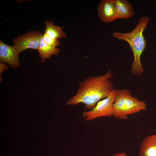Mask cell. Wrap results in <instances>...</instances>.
I'll return each instance as SVG.
<instances>
[{"instance_id": "obj_1", "label": "cell", "mask_w": 156, "mask_h": 156, "mask_svg": "<svg viewBox=\"0 0 156 156\" xmlns=\"http://www.w3.org/2000/svg\"><path fill=\"white\" fill-rule=\"evenodd\" d=\"M113 74L109 70L104 75L89 77L81 82L77 93L67 102L66 104L76 105L83 103L87 109H92L98 101L107 97L114 90L110 80Z\"/></svg>"}, {"instance_id": "obj_2", "label": "cell", "mask_w": 156, "mask_h": 156, "mask_svg": "<svg viewBox=\"0 0 156 156\" xmlns=\"http://www.w3.org/2000/svg\"><path fill=\"white\" fill-rule=\"evenodd\" d=\"M149 21L148 17L142 16L139 19L136 26L131 31L127 33L116 32L112 34L114 38L125 40L129 44L134 57L131 72L134 75H140L144 71L141 57L146 47L147 42L143 32Z\"/></svg>"}, {"instance_id": "obj_3", "label": "cell", "mask_w": 156, "mask_h": 156, "mask_svg": "<svg viewBox=\"0 0 156 156\" xmlns=\"http://www.w3.org/2000/svg\"><path fill=\"white\" fill-rule=\"evenodd\" d=\"M113 116L120 119H126L129 115L147 109L146 103L133 96L127 89L116 90L114 104Z\"/></svg>"}, {"instance_id": "obj_4", "label": "cell", "mask_w": 156, "mask_h": 156, "mask_svg": "<svg viewBox=\"0 0 156 156\" xmlns=\"http://www.w3.org/2000/svg\"><path fill=\"white\" fill-rule=\"evenodd\" d=\"M116 91V90L114 89L107 97L98 101L92 109L84 111L82 116L84 119L88 121L98 118L113 116Z\"/></svg>"}, {"instance_id": "obj_5", "label": "cell", "mask_w": 156, "mask_h": 156, "mask_svg": "<svg viewBox=\"0 0 156 156\" xmlns=\"http://www.w3.org/2000/svg\"><path fill=\"white\" fill-rule=\"evenodd\" d=\"M43 35L39 31H29L27 34L17 36L12 42L19 53L28 48L38 50Z\"/></svg>"}, {"instance_id": "obj_6", "label": "cell", "mask_w": 156, "mask_h": 156, "mask_svg": "<svg viewBox=\"0 0 156 156\" xmlns=\"http://www.w3.org/2000/svg\"><path fill=\"white\" fill-rule=\"evenodd\" d=\"M18 51L14 46L7 45L0 41V61L6 62L12 67L18 68L20 66V61Z\"/></svg>"}, {"instance_id": "obj_7", "label": "cell", "mask_w": 156, "mask_h": 156, "mask_svg": "<svg viewBox=\"0 0 156 156\" xmlns=\"http://www.w3.org/2000/svg\"><path fill=\"white\" fill-rule=\"evenodd\" d=\"M98 12L100 19L103 22H111L117 19L114 0L101 1Z\"/></svg>"}, {"instance_id": "obj_8", "label": "cell", "mask_w": 156, "mask_h": 156, "mask_svg": "<svg viewBox=\"0 0 156 156\" xmlns=\"http://www.w3.org/2000/svg\"><path fill=\"white\" fill-rule=\"evenodd\" d=\"M117 19H127L134 14L133 7L127 0H114Z\"/></svg>"}, {"instance_id": "obj_9", "label": "cell", "mask_w": 156, "mask_h": 156, "mask_svg": "<svg viewBox=\"0 0 156 156\" xmlns=\"http://www.w3.org/2000/svg\"><path fill=\"white\" fill-rule=\"evenodd\" d=\"M139 156H156V134L147 136L140 147Z\"/></svg>"}, {"instance_id": "obj_10", "label": "cell", "mask_w": 156, "mask_h": 156, "mask_svg": "<svg viewBox=\"0 0 156 156\" xmlns=\"http://www.w3.org/2000/svg\"><path fill=\"white\" fill-rule=\"evenodd\" d=\"M45 33L50 38L55 39L65 38L67 36L63 30L64 27L55 25L51 21L45 20Z\"/></svg>"}, {"instance_id": "obj_11", "label": "cell", "mask_w": 156, "mask_h": 156, "mask_svg": "<svg viewBox=\"0 0 156 156\" xmlns=\"http://www.w3.org/2000/svg\"><path fill=\"white\" fill-rule=\"evenodd\" d=\"M39 56L42 59L41 62H43L46 59L51 58L53 55H57L60 53L59 49L47 44L44 42L43 36L40 40L38 49Z\"/></svg>"}, {"instance_id": "obj_12", "label": "cell", "mask_w": 156, "mask_h": 156, "mask_svg": "<svg viewBox=\"0 0 156 156\" xmlns=\"http://www.w3.org/2000/svg\"><path fill=\"white\" fill-rule=\"evenodd\" d=\"M43 38L44 42L48 45L57 47L60 44V41L58 39H52L49 37L45 33L43 35Z\"/></svg>"}, {"instance_id": "obj_13", "label": "cell", "mask_w": 156, "mask_h": 156, "mask_svg": "<svg viewBox=\"0 0 156 156\" xmlns=\"http://www.w3.org/2000/svg\"><path fill=\"white\" fill-rule=\"evenodd\" d=\"M8 67L5 63L0 62V77L2 73L5 70L8 69Z\"/></svg>"}, {"instance_id": "obj_14", "label": "cell", "mask_w": 156, "mask_h": 156, "mask_svg": "<svg viewBox=\"0 0 156 156\" xmlns=\"http://www.w3.org/2000/svg\"><path fill=\"white\" fill-rule=\"evenodd\" d=\"M114 156H128L125 153L121 152L117 153L114 155Z\"/></svg>"}, {"instance_id": "obj_15", "label": "cell", "mask_w": 156, "mask_h": 156, "mask_svg": "<svg viewBox=\"0 0 156 156\" xmlns=\"http://www.w3.org/2000/svg\"><path fill=\"white\" fill-rule=\"evenodd\" d=\"M155 9H156V6H155Z\"/></svg>"}, {"instance_id": "obj_16", "label": "cell", "mask_w": 156, "mask_h": 156, "mask_svg": "<svg viewBox=\"0 0 156 156\" xmlns=\"http://www.w3.org/2000/svg\"><path fill=\"white\" fill-rule=\"evenodd\" d=\"M113 156H114V155H113Z\"/></svg>"}]
</instances>
